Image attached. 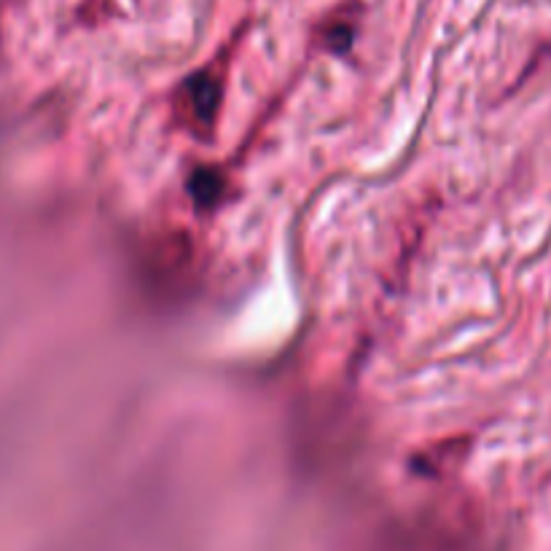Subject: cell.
I'll list each match as a JSON object with an SVG mask.
<instances>
[{"mask_svg": "<svg viewBox=\"0 0 551 551\" xmlns=\"http://www.w3.org/2000/svg\"><path fill=\"white\" fill-rule=\"evenodd\" d=\"M218 100H221V84L207 73H197L186 84V105L191 111V121L210 127V121L216 119Z\"/></svg>", "mask_w": 551, "mask_h": 551, "instance_id": "cell-1", "label": "cell"}, {"mask_svg": "<svg viewBox=\"0 0 551 551\" xmlns=\"http://www.w3.org/2000/svg\"><path fill=\"white\" fill-rule=\"evenodd\" d=\"M221 189H224V183H221L218 173H213V170H197V173H194V178L189 181V191L194 194V199H197L199 207L216 202L218 194H221Z\"/></svg>", "mask_w": 551, "mask_h": 551, "instance_id": "cell-2", "label": "cell"}]
</instances>
